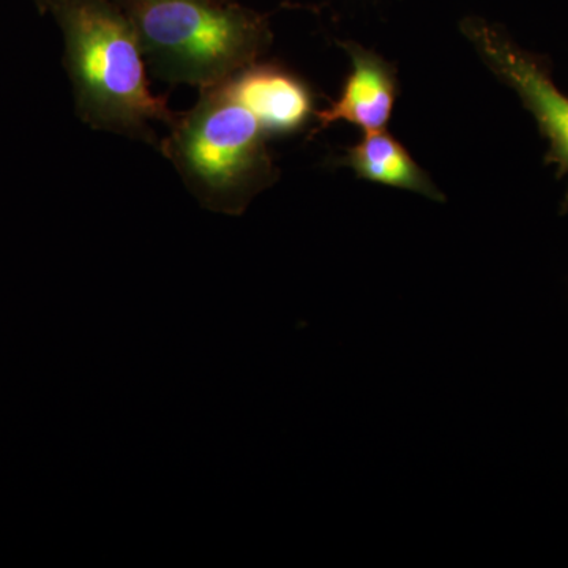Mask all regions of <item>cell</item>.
I'll return each mask as SVG.
<instances>
[{"label":"cell","mask_w":568,"mask_h":568,"mask_svg":"<svg viewBox=\"0 0 568 568\" xmlns=\"http://www.w3.org/2000/svg\"><path fill=\"white\" fill-rule=\"evenodd\" d=\"M78 108L97 129L145 136L151 122L174 123L153 95L132 22L112 0H55Z\"/></svg>","instance_id":"1"},{"label":"cell","mask_w":568,"mask_h":568,"mask_svg":"<svg viewBox=\"0 0 568 568\" xmlns=\"http://www.w3.org/2000/svg\"><path fill=\"white\" fill-rule=\"evenodd\" d=\"M132 22L142 54L163 80L207 89L252 65L267 22L227 0H112Z\"/></svg>","instance_id":"2"},{"label":"cell","mask_w":568,"mask_h":568,"mask_svg":"<svg viewBox=\"0 0 568 568\" xmlns=\"http://www.w3.org/2000/svg\"><path fill=\"white\" fill-rule=\"evenodd\" d=\"M268 136L224 80L203 89L196 106L174 122L164 152L201 203L239 215L274 179Z\"/></svg>","instance_id":"3"},{"label":"cell","mask_w":568,"mask_h":568,"mask_svg":"<svg viewBox=\"0 0 568 568\" xmlns=\"http://www.w3.org/2000/svg\"><path fill=\"white\" fill-rule=\"evenodd\" d=\"M463 29L489 69L532 112L549 142V160L558 164L560 174L568 175V97L556 88L544 65L487 22L467 20Z\"/></svg>","instance_id":"4"},{"label":"cell","mask_w":568,"mask_h":568,"mask_svg":"<svg viewBox=\"0 0 568 568\" xmlns=\"http://www.w3.org/2000/svg\"><path fill=\"white\" fill-rule=\"evenodd\" d=\"M353 70L342 97L331 108L317 112L320 130L335 122H349L365 133L386 129L394 111L396 88L390 65L373 52L351 44L347 47Z\"/></svg>","instance_id":"5"},{"label":"cell","mask_w":568,"mask_h":568,"mask_svg":"<svg viewBox=\"0 0 568 568\" xmlns=\"http://www.w3.org/2000/svg\"><path fill=\"white\" fill-rule=\"evenodd\" d=\"M231 91L256 112L271 134L293 133L308 122L313 110L308 88L278 67H245L226 78Z\"/></svg>","instance_id":"6"},{"label":"cell","mask_w":568,"mask_h":568,"mask_svg":"<svg viewBox=\"0 0 568 568\" xmlns=\"http://www.w3.org/2000/svg\"><path fill=\"white\" fill-rule=\"evenodd\" d=\"M343 163L366 181L409 190L429 200H444L432 179L386 129L365 133L364 140L349 149Z\"/></svg>","instance_id":"7"},{"label":"cell","mask_w":568,"mask_h":568,"mask_svg":"<svg viewBox=\"0 0 568 568\" xmlns=\"http://www.w3.org/2000/svg\"><path fill=\"white\" fill-rule=\"evenodd\" d=\"M37 2H39V6L43 7V9H51L55 0H37Z\"/></svg>","instance_id":"8"}]
</instances>
